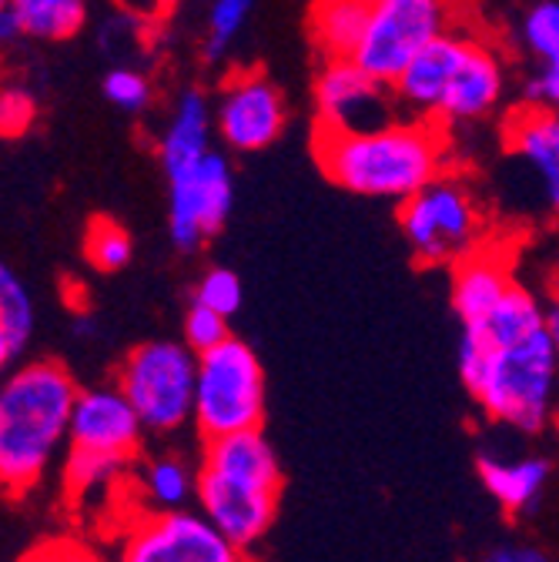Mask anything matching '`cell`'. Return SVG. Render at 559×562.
I'll return each mask as SVG.
<instances>
[{"label": "cell", "instance_id": "ba28073f", "mask_svg": "<svg viewBox=\"0 0 559 562\" xmlns=\"http://www.w3.org/2000/svg\"><path fill=\"white\" fill-rule=\"evenodd\" d=\"M118 562H248L201 509H145L137 513L124 536Z\"/></svg>", "mask_w": 559, "mask_h": 562}, {"label": "cell", "instance_id": "ac0fdd59", "mask_svg": "<svg viewBox=\"0 0 559 562\" xmlns=\"http://www.w3.org/2000/svg\"><path fill=\"white\" fill-rule=\"evenodd\" d=\"M212 121H215V111L208 104V94L201 88L181 91V98L171 111V121L158 140V158H161L168 178L198 165L208 151H212Z\"/></svg>", "mask_w": 559, "mask_h": 562}, {"label": "cell", "instance_id": "8fae6325", "mask_svg": "<svg viewBox=\"0 0 559 562\" xmlns=\"http://www.w3.org/2000/svg\"><path fill=\"white\" fill-rule=\"evenodd\" d=\"M395 91L356 57H325L315 75V131H372L395 121Z\"/></svg>", "mask_w": 559, "mask_h": 562}, {"label": "cell", "instance_id": "3957f363", "mask_svg": "<svg viewBox=\"0 0 559 562\" xmlns=\"http://www.w3.org/2000/svg\"><path fill=\"white\" fill-rule=\"evenodd\" d=\"M78 382L60 362L34 359L8 372L0 385V479L11 499L47 475L60 446L71 442Z\"/></svg>", "mask_w": 559, "mask_h": 562}, {"label": "cell", "instance_id": "1f68e13d", "mask_svg": "<svg viewBox=\"0 0 559 562\" xmlns=\"http://www.w3.org/2000/svg\"><path fill=\"white\" fill-rule=\"evenodd\" d=\"M37 121V101L24 88H4L0 94V131L4 137H21Z\"/></svg>", "mask_w": 559, "mask_h": 562}, {"label": "cell", "instance_id": "4fadbf2b", "mask_svg": "<svg viewBox=\"0 0 559 562\" xmlns=\"http://www.w3.org/2000/svg\"><path fill=\"white\" fill-rule=\"evenodd\" d=\"M145 432L148 429L142 415H137V408L131 405L118 382L81 389L71 415V446L131 462L137 449H142Z\"/></svg>", "mask_w": 559, "mask_h": 562}, {"label": "cell", "instance_id": "83f0119b", "mask_svg": "<svg viewBox=\"0 0 559 562\" xmlns=\"http://www.w3.org/2000/svg\"><path fill=\"white\" fill-rule=\"evenodd\" d=\"M104 98L114 108L137 114L152 104V81L137 67H114L104 75Z\"/></svg>", "mask_w": 559, "mask_h": 562}, {"label": "cell", "instance_id": "f1b7e54d", "mask_svg": "<svg viewBox=\"0 0 559 562\" xmlns=\"http://www.w3.org/2000/svg\"><path fill=\"white\" fill-rule=\"evenodd\" d=\"M523 41L539 60L559 57V4L556 0H543L523 21Z\"/></svg>", "mask_w": 559, "mask_h": 562}, {"label": "cell", "instance_id": "6da1fadb", "mask_svg": "<svg viewBox=\"0 0 559 562\" xmlns=\"http://www.w3.org/2000/svg\"><path fill=\"white\" fill-rule=\"evenodd\" d=\"M325 178L362 198L405 201L446 175V127L426 117L389 121L372 131H315Z\"/></svg>", "mask_w": 559, "mask_h": 562}, {"label": "cell", "instance_id": "836d02e7", "mask_svg": "<svg viewBox=\"0 0 559 562\" xmlns=\"http://www.w3.org/2000/svg\"><path fill=\"white\" fill-rule=\"evenodd\" d=\"M178 4H181V0H118L121 14H131V18L145 21V24H155V21L168 18Z\"/></svg>", "mask_w": 559, "mask_h": 562}, {"label": "cell", "instance_id": "30bf717a", "mask_svg": "<svg viewBox=\"0 0 559 562\" xmlns=\"http://www.w3.org/2000/svg\"><path fill=\"white\" fill-rule=\"evenodd\" d=\"M235 204L232 165L222 151H208L198 165L168 178V235L178 251H198L212 241Z\"/></svg>", "mask_w": 559, "mask_h": 562}, {"label": "cell", "instance_id": "9a60e30c", "mask_svg": "<svg viewBox=\"0 0 559 562\" xmlns=\"http://www.w3.org/2000/svg\"><path fill=\"white\" fill-rule=\"evenodd\" d=\"M506 148L533 168L552 211H559V114L556 108L523 104L506 117Z\"/></svg>", "mask_w": 559, "mask_h": 562}, {"label": "cell", "instance_id": "2e32d148", "mask_svg": "<svg viewBox=\"0 0 559 562\" xmlns=\"http://www.w3.org/2000/svg\"><path fill=\"white\" fill-rule=\"evenodd\" d=\"M462 44H466V34H452L446 31L443 37H436L433 44H426L418 50L402 75L392 81V91L399 98V104L412 114V117H426L433 121L439 104H443V94H446V85L452 78V67L462 54Z\"/></svg>", "mask_w": 559, "mask_h": 562}, {"label": "cell", "instance_id": "d6986e66", "mask_svg": "<svg viewBox=\"0 0 559 562\" xmlns=\"http://www.w3.org/2000/svg\"><path fill=\"white\" fill-rule=\"evenodd\" d=\"M482 488L493 496L510 516L526 513L529 506H536V499L543 496V488L549 482V462L543 456H523L516 462L500 459V456H479L476 462Z\"/></svg>", "mask_w": 559, "mask_h": 562}, {"label": "cell", "instance_id": "cb8c5ba5", "mask_svg": "<svg viewBox=\"0 0 559 562\" xmlns=\"http://www.w3.org/2000/svg\"><path fill=\"white\" fill-rule=\"evenodd\" d=\"M127 465L131 462H124V459L71 446L67 449V462H64V496H67V503H81L88 492L118 482V475Z\"/></svg>", "mask_w": 559, "mask_h": 562}, {"label": "cell", "instance_id": "e575fe53", "mask_svg": "<svg viewBox=\"0 0 559 562\" xmlns=\"http://www.w3.org/2000/svg\"><path fill=\"white\" fill-rule=\"evenodd\" d=\"M18 37H27V34H24V21H21V14L8 4V0H0V41H4V44H14Z\"/></svg>", "mask_w": 559, "mask_h": 562}, {"label": "cell", "instance_id": "7402d4cb", "mask_svg": "<svg viewBox=\"0 0 559 562\" xmlns=\"http://www.w3.org/2000/svg\"><path fill=\"white\" fill-rule=\"evenodd\" d=\"M134 485L148 509H185L198 492V472H191L178 456H155L142 462Z\"/></svg>", "mask_w": 559, "mask_h": 562}, {"label": "cell", "instance_id": "9c48e42d", "mask_svg": "<svg viewBox=\"0 0 559 562\" xmlns=\"http://www.w3.org/2000/svg\"><path fill=\"white\" fill-rule=\"evenodd\" d=\"M446 31L449 0H372L369 27L353 57L392 85L405 64Z\"/></svg>", "mask_w": 559, "mask_h": 562}, {"label": "cell", "instance_id": "7a4b0ae2", "mask_svg": "<svg viewBox=\"0 0 559 562\" xmlns=\"http://www.w3.org/2000/svg\"><path fill=\"white\" fill-rule=\"evenodd\" d=\"M459 375L485 418L519 432H539L552 412L559 351L549 328L523 335H485L479 328H462Z\"/></svg>", "mask_w": 559, "mask_h": 562}, {"label": "cell", "instance_id": "f546056e", "mask_svg": "<svg viewBox=\"0 0 559 562\" xmlns=\"http://www.w3.org/2000/svg\"><path fill=\"white\" fill-rule=\"evenodd\" d=\"M228 318L215 308H208L201 302H191V308L185 312V341L198 351H208V348H215L228 338Z\"/></svg>", "mask_w": 559, "mask_h": 562}, {"label": "cell", "instance_id": "484cf974", "mask_svg": "<svg viewBox=\"0 0 559 562\" xmlns=\"http://www.w3.org/2000/svg\"><path fill=\"white\" fill-rule=\"evenodd\" d=\"M85 255L88 261L104 271V274H114L121 271L131 258H134V245H131V235L127 228H121L114 218L108 215H94L88 222V235H85Z\"/></svg>", "mask_w": 559, "mask_h": 562}, {"label": "cell", "instance_id": "4dcf8cb0", "mask_svg": "<svg viewBox=\"0 0 559 562\" xmlns=\"http://www.w3.org/2000/svg\"><path fill=\"white\" fill-rule=\"evenodd\" d=\"M21 562H108L94 546L75 539V536H54L37 546H31Z\"/></svg>", "mask_w": 559, "mask_h": 562}, {"label": "cell", "instance_id": "8d00e7d4", "mask_svg": "<svg viewBox=\"0 0 559 562\" xmlns=\"http://www.w3.org/2000/svg\"><path fill=\"white\" fill-rule=\"evenodd\" d=\"M546 328H549V338L559 351V281H552L549 289V302H546Z\"/></svg>", "mask_w": 559, "mask_h": 562}, {"label": "cell", "instance_id": "52a82bcc", "mask_svg": "<svg viewBox=\"0 0 559 562\" xmlns=\"http://www.w3.org/2000/svg\"><path fill=\"white\" fill-rule=\"evenodd\" d=\"M118 385L142 415L145 429L171 436L194 418L198 351L181 338H155L127 351L118 369Z\"/></svg>", "mask_w": 559, "mask_h": 562}, {"label": "cell", "instance_id": "d6a6232c", "mask_svg": "<svg viewBox=\"0 0 559 562\" xmlns=\"http://www.w3.org/2000/svg\"><path fill=\"white\" fill-rule=\"evenodd\" d=\"M526 101L543 108H559V57L543 60V70L526 85Z\"/></svg>", "mask_w": 559, "mask_h": 562}, {"label": "cell", "instance_id": "277c9868", "mask_svg": "<svg viewBox=\"0 0 559 562\" xmlns=\"http://www.w3.org/2000/svg\"><path fill=\"white\" fill-rule=\"evenodd\" d=\"M282 465L261 429L204 442L198 465V509L235 546L251 549L275 522L282 499Z\"/></svg>", "mask_w": 559, "mask_h": 562}, {"label": "cell", "instance_id": "e0dca14e", "mask_svg": "<svg viewBox=\"0 0 559 562\" xmlns=\"http://www.w3.org/2000/svg\"><path fill=\"white\" fill-rule=\"evenodd\" d=\"M513 289V274H510V261L503 258L500 248H479L469 258H462L459 265H452V312L459 315V322H476L482 315L493 312L506 292Z\"/></svg>", "mask_w": 559, "mask_h": 562}, {"label": "cell", "instance_id": "ffe728a7", "mask_svg": "<svg viewBox=\"0 0 559 562\" xmlns=\"http://www.w3.org/2000/svg\"><path fill=\"white\" fill-rule=\"evenodd\" d=\"M372 14V0H315L312 41L322 57H353Z\"/></svg>", "mask_w": 559, "mask_h": 562}, {"label": "cell", "instance_id": "8992f818", "mask_svg": "<svg viewBox=\"0 0 559 562\" xmlns=\"http://www.w3.org/2000/svg\"><path fill=\"white\" fill-rule=\"evenodd\" d=\"M399 228L418 265L452 268L482 248L485 215L466 181L439 175L423 191L399 201Z\"/></svg>", "mask_w": 559, "mask_h": 562}, {"label": "cell", "instance_id": "4316f807", "mask_svg": "<svg viewBox=\"0 0 559 562\" xmlns=\"http://www.w3.org/2000/svg\"><path fill=\"white\" fill-rule=\"evenodd\" d=\"M242 299H245V289H242V278L232 271V268H212L194 289V299L191 302H201L208 308L222 312L225 318H232L238 308H242Z\"/></svg>", "mask_w": 559, "mask_h": 562}, {"label": "cell", "instance_id": "7c38bea8", "mask_svg": "<svg viewBox=\"0 0 559 562\" xmlns=\"http://www.w3.org/2000/svg\"><path fill=\"white\" fill-rule=\"evenodd\" d=\"M286 121V98L261 70H238L225 81L222 98L215 104V127L232 151L255 155L271 148L282 137Z\"/></svg>", "mask_w": 559, "mask_h": 562}, {"label": "cell", "instance_id": "d590c367", "mask_svg": "<svg viewBox=\"0 0 559 562\" xmlns=\"http://www.w3.org/2000/svg\"><path fill=\"white\" fill-rule=\"evenodd\" d=\"M482 562H549V559L536 549H526V546H503L496 552H489Z\"/></svg>", "mask_w": 559, "mask_h": 562}, {"label": "cell", "instance_id": "603a6c76", "mask_svg": "<svg viewBox=\"0 0 559 562\" xmlns=\"http://www.w3.org/2000/svg\"><path fill=\"white\" fill-rule=\"evenodd\" d=\"M21 14L24 34L34 41H67L88 21L85 0H8Z\"/></svg>", "mask_w": 559, "mask_h": 562}, {"label": "cell", "instance_id": "44dd1931", "mask_svg": "<svg viewBox=\"0 0 559 562\" xmlns=\"http://www.w3.org/2000/svg\"><path fill=\"white\" fill-rule=\"evenodd\" d=\"M34 338V299L21 274L4 265L0 268V366L14 369Z\"/></svg>", "mask_w": 559, "mask_h": 562}, {"label": "cell", "instance_id": "5bb4252c", "mask_svg": "<svg viewBox=\"0 0 559 562\" xmlns=\"http://www.w3.org/2000/svg\"><path fill=\"white\" fill-rule=\"evenodd\" d=\"M503 91H506V67L500 54L485 41L466 34L462 54L452 67V78L446 85L443 104L433 121H439L443 127L479 121L489 111H496V104L503 101Z\"/></svg>", "mask_w": 559, "mask_h": 562}, {"label": "cell", "instance_id": "d4e9b609", "mask_svg": "<svg viewBox=\"0 0 559 562\" xmlns=\"http://www.w3.org/2000/svg\"><path fill=\"white\" fill-rule=\"evenodd\" d=\"M251 8H255V0H212V11H208V34H204V47H201L204 64H222L228 57Z\"/></svg>", "mask_w": 559, "mask_h": 562}, {"label": "cell", "instance_id": "5b68a950", "mask_svg": "<svg viewBox=\"0 0 559 562\" xmlns=\"http://www.w3.org/2000/svg\"><path fill=\"white\" fill-rule=\"evenodd\" d=\"M194 429L201 442L261 429L265 422V369L248 341L228 335L198 356Z\"/></svg>", "mask_w": 559, "mask_h": 562}]
</instances>
